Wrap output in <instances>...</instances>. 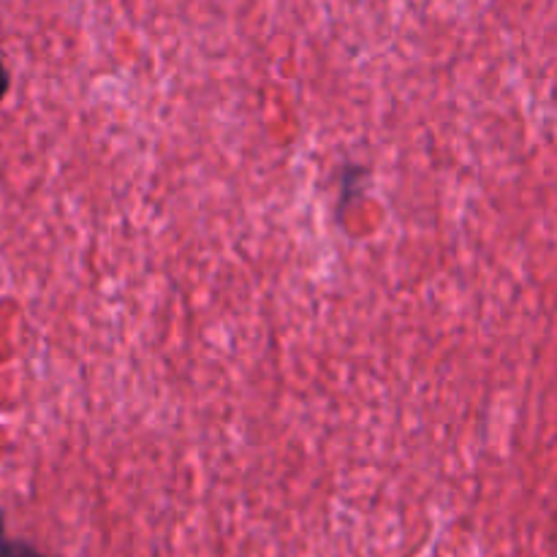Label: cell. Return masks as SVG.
Returning a JSON list of instances; mask_svg holds the SVG:
<instances>
[{
    "instance_id": "3",
    "label": "cell",
    "mask_w": 557,
    "mask_h": 557,
    "mask_svg": "<svg viewBox=\"0 0 557 557\" xmlns=\"http://www.w3.org/2000/svg\"><path fill=\"white\" fill-rule=\"evenodd\" d=\"M5 544V522H3V511H0V547Z\"/></svg>"
},
{
    "instance_id": "2",
    "label": "cell",
    "mask_w": 557,
    "mask_h": 557,
    "mask_svg": "<svg viewBox=\"0 0 557 557\" xmlns=\"http://www.w3.org/2000/svg\"><path fill=\"white\" fill-rule=\"evenodd\" d=\"M9 71H5V65H3V60H0V101H3L5 98V92H9Z\"/></svg>"
},
{
    "instance_id": "1",
    "label": "cell",
    "mask_w": 557,
    "mask_h": 557,
    "mask_svg": "<svg viewBox=\"0 0 557 557\" xmlns=\"http://www.w3.org/2000/svg\"><path fill=\"white\" fill-rule=\"evenodd\" d=\"M0 557H44V555H38L36 549L27 547V544L22 542H5L3 547H0Z\"/></svg>"
}]
</instances>
